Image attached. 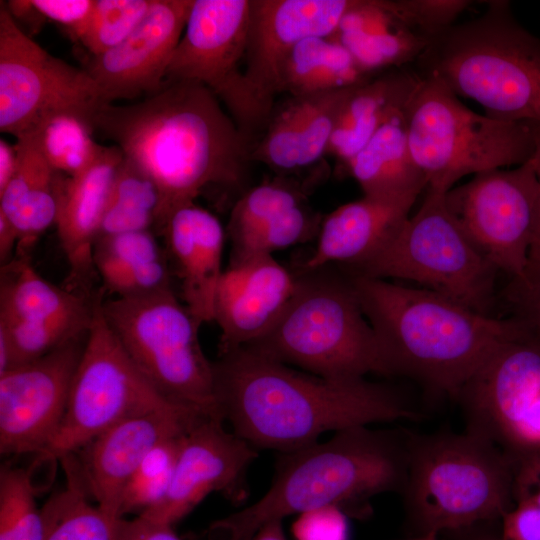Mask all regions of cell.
Returning a JSON list of instances; mask_svg holds the SVG:
<instances>
[{
	"label": "cell",
	"mask_w": 540,
	"mask_h": 540,
	"mask_svg": "<svg viewBox=\"0 0 540 540\" xmlns=\"http://www.w3.org/2000/svg\"><path fill=\"white\" fill-rule=\"evenodd\" d=\"M223 107L200 83L166 80L142 101L104 104L93 118L94 132L156 184L162 231L174 211L195 203L207 187H238L245 180L253 145Z\"/></svg>",
	"instance_id": "obj_1"
},
{
	"label": "cell",
	"mask_w": 540,
	"mask_h": 540,
	"mask_svg": "<svg viewBox=\"0 0 540 540\" xmlns=\"http://www.w3.org/2000/svg\"><path fill=\"white\" fill-rule=\"evenodd\" d=\"M97 298L61 288L45 280L26 254L2 264L0 322L57 323L93 320Z\"/></svg>",
	"instance_id": "obj_30"
},
{
	"label": "cell",
	"mask_w": 540,
	"mask_h": 540,
	"mask_svg": "<svg viewBox=\"0 0 540 540\" xmlns=\"http://www.w3.org/2000/svg\"><path fill=\"white\" fill-rule=\"evenodd\" d=\"M415 201L370 196L343 204L322 219L317 245L303 271H317L331 262L352 267L377 252L409 217Z\"/></svg>",
	"instance_id": "obj_25"
},
{
	"label": "cell",
	"mask_w": 540,
	"mask_h": 540,
	"mask_svg": "<svg viewBox=\"0 0 540 540\" xmlns=\"http://www.w3.org/2000/svg\"><path fill=\"white\" fill-rule=\"evenodd\" d=\"M204 416L187 410L153 412L122 421L80 449L83 484L112 520L131 476L147 453L163 440L187 432Z\"/></svg>",
	"instance_id": "obj_21"
},
{
	"label": "cell",
	"mask_w": 540,
	"mask_h": 540,
	"mask_svg": "<svg viewBox=\"0 0 540 540\" xmlns=\"http://www.w3.org/2000/svg\"><path fill=\"white\" fill-rule=\"evenodd\" d=\"M539 183L530 158L513 169L474 174L445 194L446 205L499 271L524 281L533 238Z\"/></svg>",
	"instance_id": "obj_14"
},
{
	"label": "cell",
	"mask_w": 540,
	"mask_h": 540,
	"mask_svg": "<svg viewBox=\"0 0 540 540\" xmlns=\"http://www.w3.org/2000/svg\"><path fill=\"white\" fill-rule=\"evenodd\" d=\"M311 185L279 175L247 190L234 204L228 232L232 242L305 203Z\"/></svg>",
	"instance_id": "obj_34"
},
{
	"label": "cell",
	"mask_w": 540,
	"mask_h": 540,
	"mask_svg": "<svg viewBox=\"0 0 540 540\" xmlns=\"http://www.w3.org/2000/svg\"><path fill=\"white\" fill-rule=\"evenodd\" d=\"M502 521L501 540H540V507L535 503L516 500Z\"/></svg>",
	"instance_id": "obj_45"
},
{
	"label": "cell",
	"mask_w": 540,
	"mask_h": 540,
	"mask_svg": "<svg viewBox=\"0 0 540 540\" xmlns=\"http://www.w3.org/2000/svg\"><path fill=\"white\" fill-rule=\"evenodd\" d=\"M415 540H437V534H425L421 538Z\"/></svg>",
	"instance_id": "obj_52"
},
{
	"label": "cell",
	"mask_w": 540,
	"mask_h": 540,
	"mask_svg": "<svg viewBox=\"0 0 540 540\" xmlns=\"http://www.w3.org/2000/svg\"><path fill=\"white\" fill-rule=\"evenodd\" d=\"M298 283L272 255L233 260L215 295L214 321L221 330L219 355L250 345L279 320Z\"/></svg>",
	"instance_id": "obj_20"
},
{
	"label": "cell",
	"mask_w": 540,
	"mask_h": 540,
	"mask_svg": "<svg viewBox=\"0 0 540 540\" xmlns=\"http://www.w3.org/2000/svg\"><path fill=\"white\" fill-rule=\"evenodd\" d=\"M106 104L86 69L50 54L0 5V130L16 139L35 135L59 116L76 117L92 129ZM94 131V130H93Z\"/></svg>",
	"instance_id": "obj_12"
},
{
	"label": "cell",
	"mask_w": 540,
	"mask_h": 540,
	"mask_svg": "<svg viewBox=\"0 0 540 540\" xmlns=\"http://www.w3.org/2000/svg\"><path fill=\"white\" fill-rule=\"evenodd\" d=\"M514 464L515 500H529L540 507V450L516 459Z\"/></svg>",
	"instance_id": "obj_47"
},
{
	"label": "cell",
	"mask_w": 540,
	"mask_h": 540,
	"mask_svg": "<svg viewBox=\"0 0 540 540\" xmlns=\"http://www.w3.org/2000/svg\"><path fill=\"white\" fill-rule=\"evenodd\" d=\"M15 147L17 165L0 191V214L14 227L18 248L26 251L56 222L60 176L44 157L34 136L17 139Z\"/></svg>",
	"instance_id": "obj_28"
},
{
	"label": "cell",
	"mask_w": 540,
	"mask_h": 540,
	"mask_svg": "<svg viewBox=\"0 0 540 540\" xmlns=\"http://www.w3.org/2000/svg\"><path fill=\"white\" fill-rule=\"evenodd\" d=\"M96 0H31L33 6L44 17L69 29L79 40Z\"/></svg>",
	"instance_id": "obj_44"
},
{
	"label": "cell",
	"mask_w": 540,
	"mask_h": 540,
	"mask_svg": "<svg viewBox=\"0 0 540 540\" xmlns=\"http://www.w3.org/2000/svg\"><path fill=\"white\" fill-rule=\"evenodd\" d=\"M296 540H348L349 527L344 510L328 506L298 515L292 526Z\"/></svg>",
	"instance_id": "obj_43"
},
{
	"label": "cell",
	"mask_w": 540,
	"mask_h": 540,
	"mask_svg": "<svg viewBox=\"0 0 540 540\" xmlns=\"http://www.w3.org/2000/svg\"><path fill=\"white\" fill-rule=\"evenodd\" d=\"M101 301L97 298L64 417L42 459L74 454L127 419L187 410L163 396L132 362L106 323Z\"/></svg>",
	"instance_id": "obj_11"
},
{
	"label": "cell",
	"mask_w": 540,
	"mask_h": 540,
	"mask_svg": "<svg viewBox=\"0 0 540 540\" xmlns=\"http://www.w3.org/2000/svg\"><path fill=\"white\" fill-rule=\"evenodd\" d=\"M321 222L316 212L301 204L233 241V260L272 255L276 250L303 243L318 234Z\"/></svg>",
	"instance_id": "obj_38"
},
{
	"label": "cell",
	"mask_w": 540,
	"mask_h": 540,
	"mask_svg": "<svg viewBox=\"0 0 540 540\" xmlns=\"http://www.w3.org/2000/svg\"><path fill=\"white\" fill-rule=\"evenodd\" d=\"M381 347L388 375L409 376L457 397L466 382L526 325L494 318L435 291L355 274L349 281Z\"/></svg>",
	"instance_id": "obj_3"
},
{
	"label": "cell",
	"mask_w": 540,
	"mask_h": 540,
	"mask_svg": "<svg viewBox=\"0 0 540 540\" xmlns=\"http://www.w3.org/2000/svg\"><path fill=\"white\" fill-rule=\"evenodd\" d=\"M514 469L508 454L476 433L409 432L401 495L423 535L461 529L511 509Z\"/></svg>",
	"instance_id": "obj_6"
},
{
	"label": "cell",
	"mask_w": 540,
	"mask_h": 540,
	"mask_svg": "<svg viewBox=\"0 0 540 540\" xmlns=\"http://www.w3.org/2000/svg\"><path fill=\"white\" fill-rule=\"evenodd\" d=\"M192 4L193 0H154L125 40L92 56L86 70L106 104L143 94L149 96L163 87Z\"/></svg>",
	"instance_id": "obj_18"
},
{
	"label": "cell",
	"mask_w": 540,
	"mask_h": 540,
	"mask_svg": "<svg viewBox=\"0 0 540 540\" xmlns=\"http://www.w3.org/2000/svg\"><path fill=\"white\" fill-rule=\"evenodd\" d=\"M406 110L378 129L344 165L365 196L416 201L427 188L410 151Z\"/></svg>",
	"instance_id": "obj_29"
},
{
	"label": "cell",
	"mask_w": 540,
	"mask_h": 540,
	"mask_svg": "<svg viewBox=\"0 0 540 540\" xmlns=\"http://www.w3.org/2000/svg\"><path fill=\"white\" fill-rule=\"evenodd\" d=\"M185 433L163 440L143 458L125 487L119 518L141 515L163 499L170 487Z\"/></svg>",
	"instance_id": "obj_35"
},
{
	"label": "cell",
	"mask_w": 540,
	"mask_h": 540,
	"mask_svg": "<svg viewBox=\"0 0 540 540\" xmlns=\"http://www.w3.org/2000/svg\"><path fill=\"white\" fill-rule=\"evenodd\" d=\"M93 132L76 117L59 116L33 136L51 167L72 176L85 168L99 150L100 144L93 140Z\"/></svg>",
	"instance_id": "obj_37"
},
{
	"label": "cell",
	"mask_w": 540,
	"mask_h": 540,
	"mask_svg": "<svg viewBox=\"0 0 540 540\" xmlns=\"http://www.w3.org/2000/svg\"><path fill=\"white\" fill-rule=\"evenodd\" d=\"M104 286L116 298L150 296L171 288V274L166 259H160L100 276Z\"/></svg>",
	"instance_id": "obj_42"
},
{
	"label": "cell",
	"mask_w": 540,
	"mask_h": 540,
	"mask_svg": "<svg viewBox=\"0 0 540 540\" xmlns=\"http://www.w3.org/2000/svg\"><path fill=\"white\" fill-rule=\"evenodd\" d=\"M154 0H96L79 41L99 55L120 44L139 25Z\"/></svg>",
	"instance_id": "obj_39"
},
{
	"label": "cell",
	"mask_w": 540,
	"mask_h": 540,
	"mask_svg": "<svg viewBox=\"0 0 540 540\" xmlns=\"http://www.w3.org/2000/svg\"><path fill=\"white\" fill-rule=\"evenodd\" d=\"M101 311L129 358L163 396L201 416L222 419L214 366L199 340L201 325L172 289L101 301Z\"/></svg>",
	"instance_id": "obj_9"
},
{
	"label": "cell",
	"mask_w": 540,
	"mask_h": 540,
	"mask_svg": "<svg viewBox=\"0 0 540 540\" xmlns=\"http://www.w3.org/2000/svg\"><path fill=\"white\" fill-rule=\"evenodd\" d=\"M422 76L415 68H393L358 85L345 102L327 155L344 166L394 116L404 112Z\"/></svg>",
	"instance_id": "obj_26"
},
{
	"label": "cell",
	"mask_w": 540,
	"mask_h": 540,
	"mask_svg": "<svg viewBox=\"0 0 540 540\" xmlns=\"http://www.w3.org/2000/svg\"><path fill=\"white\" fill-rule=\"evenodd\" d=\"M30 473L3 466L0 471V540H43L41 509Z\"/></svg>",
	"instance_id": "obj_36"
},
{
	"label": "cell",
	"mask_w": 540,
	"mask_h": 540,
	"mask_svg": "<svg viewBox=\"0 0 540 540\" xmlns=\"http://www.w3.org/2000/svg\"><path fill=\"white\" fill-rule=\"evenodd\" d=\"M415 65L488 117L540 125V38L515 20L506 1H490L479 17L431 37Z\"/></svg>",
	"instance_id": "obj_5"
},
{
	"label": "cell",
	"mask_w": 540,
	"mask_h": 540,
	"mask_svg": "<svg viewBox=\"0 0 540 540\" xmlns=\"http://www.w3.org/2000/svg\"><path fill=\"white\" fill-rule=\"evenodd\" d=\"M409 431L359 426L325 442L279 453L268 491L255 503L213 522L207 540H251L266 523L336 506L358 511L371 497L402 494Z\"/></svg>",
	"instance_id": "obj_4"
},
{
	"label": "cell",
	"mask_w": 540,
	"mask_h": 540,
	"mask_svg": "<svg viewBox=\"0 0 540 540\" xmlns=\"http://www.w3.org/2000/svg\"><path fill=\"white\" fill-rule=\"evenodd\" d=\"M213 366L221 418L256 449L289 452L329 431L420 416L381 384L303 373L246 347Z\"/></svg>",
	"instance_id": "obj_2"
},
{
	"label": "cell",
	"mask_w": 540,
	"mask_h": 540,
	"mask_svg": "<svg viewBox=\"0 0 540 540\" xmlns=\"http://www.w3.org/2000/svg\"><path fill=\"white\" fill-rule=\"evenodd\" d=\"M121 149L100 145L94 159L81 171L59 178L55 225L69 265L70 290L83 293L97 275L93 252L116 170L123 160Z\"/></svg>",
	"instance_id": "obj_22"
},
{
	"label": "cell",
	"mask_w": 540,
	"mask_h": 540,
	"mask_svg": "<svg viewBox=\"0 0 540 540\" xmlns=\"http://www.w3.org/2000/svg\"><path fill=\"white\" fill-rule=\"evenodd\" d=\"M159 204L160 195L154 181L124 156L111 185L98 239L150 230L157 223Z\"/></svg>",
	"instance_id": "obj_33"
},
{
	"label": "cell",
	"mask_w": 540,
	"mask_h": 540,
	"mask_svg": "<svg viewBox=\"0 0 540 540\" xmlns=\"http://www.w3.org/2000/svg\"><path fill=\"white\" fill-rule=\"evenodd\" d=\"M67 486L41 508L43 540H112V520L90 500L72 455L60 459Z\"/></svg>",
	"instance_id": "obj_32"
},
{
	"label": "cell",
	"mask_w": 540,
	"mask_h": 540,
	"mask_svg": "<svg viewBox=\"0 0 540 540\" xmlns=\"http://www.w3.org/2000/svg\"><path fill=\"white\" fill-rule=\"evenodd\" d=\"M354 0H250L245 76L273 108L284 63L303 39L332 36Z\"/></svg>",
	"instance_id": "obj_19"
},
{
	"label": "cell",
	"mask_w": 540,
	"mask_h": 540,
	"mask_svg": "<svg viewBox=\"0 0 540 540\" xmlns=\"http://www.w3.org/2000/svg\"><path fill=\"white\" fill-rule=\"evenodd\" d=\"M251 540H287L281 520H273L264 524Z\"/></svg>",
	"instance_id": "obj_51"
},
{
	"label": "cell",
	"mask_w": 540,
	"mask_h": 540,
	"mask_svg": "<svg viewBox=\"0 0 540 540\" xmlns=\"http://www.w3.org/2000/svg\"><path fill=\"white\" fill-rule=\"evenodd\" d=\"M162 232L181 281L184 305L200 325L213 321L216 290L224 272L222 224L192 203L174 211Z\"/></svg>",
	"instance_id": "obj_24"
},
{
	"label": "cell",
	"mask_w": 540,
	"mask_h": 540,
	"mask_svg": "<svg viewBox=\"0 0 540 540\" xmlns=\"http://www.w3.org/2000/svg\"><path fill=\"white\" fill-rule=\"evenodd\" d=\"M82 340L0 373L1 454L40 455L50 445L66 411Z\"/></svg>",
	"instance_id": "obj_16"
},
{
	"label": "cell",
	"mask_w": 540,
	"mask_h": 540,
	"mask_svg": "<svg viewBox=\"0 0 540 540\" xmlns=\"http://www.w3.org/2000/svg\"><path fill=\"white\" fill-rule=\"evenodd\" d=\"M370 75L332 36L303 39L289 53L281 72L280 93L302 97L359 85Z\"/></svg>",
	"instance_id": "obj_31"
},
{
	"label": "cell",
	"mask_w": 540,
	"mask_h": 540,
	"mask_svg": "<svg viewBox=\"0 0 540 540\" xmlns=\"http://www.w3.org/2000/svg\"><path fill=\"white\" fill-rule=\"evenodd\" d=\"M479 540H501V539H495V538H482V539H479Z\"/></svg>",
	"instance_id": "obj_53"
},
{
	"label": "cell",
	"mask_w": 540,
	"mask_h": 540,
	"mask_svg": "<svg viewBox=\"0 0 540 540\" xmlns=\"http://www.w3.org/2000/svg\"><path fill=\"white\" fill-rule=\"evenodd\" d=\"M164 258L151 230L101 237L96 241L93 252L94 266L99 277Z\"/></svg>",
	"instance_id": "obj_40"
},
{
	"label": "cell",
	"mask_w": 540,
	"mask_h": 540,
	"mask_svg": "<svg viewBox=\"0 0 540 540\" xmlns=\"http://www.w3.org/2000/svg\"><path fill=\"white\" fill-rule=\"evenodd\" d=\"M357 86L291 97L273 109L251 160L284 176L318 164L327 155L341 110Z\"/></svg>",
	"instance_id": "obj_23"
},
{
	"label": "cell",
	"mask_w": 540,
	"mask_h": 540,
	"mask_svg": "<svg viewBox=\"0 0 540 540\" xmlns=\"http://www.w3.org/2000/svg\"><path fill=\"white\" fill-rule=\"evenodd\" d=\"M257 455L250 443L225 429L222 419L201 418L183 436L166 495L141 516L173 526L211 493L245 500L246 474Z\"/></svg>",
	"instance_id": "obj_17"
},
{
	"label": "cell",
	"mask_w": 540,
	"mask_h": 540,
	"mask_svg": "<svg viewBox=\"0 0 540 540\" xmlns=\"http://www.w3.org/2000/svg\"><path fill=\"white\" fill-rule=\"evenodd\" d=\"M353 268L368 277L419 283L485 315L498 271L451 213L445 194L427 189L416 213Z\"/></svg>",
	"instance_id": "obj_10"
},
{
	"label": "cell",
	"mask_w": 540,
	"mask_h": 540,
	"mask_svg": "<svg viewBox=\"0 0 540 540\" xmlns=\"http://www.w3.org/2000/svg\"><path fill=\"white\" fill-rule=\"evenodd\" d=\"M112 540H183L173 526L138 515L121 517L112 525Z\"/></svg>",
	"instance_id": "obj_46"
},
{
	"label": "cell",
	"mask_w": 540,
	"mask_h": 540,
	"mask_svg": "<svg viewBox=\"0 0 540 540\" xmlns=\"http://www.w3.org/2000/svg\"><path fill=\"white\" fill-rule=\"evenodd\" d=\"M466 430L513 453L540 399V337L526 329L502 344L462 387Z\"/></svg>",
	"instance_id": "obj_15"
},
{
	"label": "cell",
	"mask_w": 540,
	"mask_h": 540,
	"mask_svg": "<svg viewBox=\"0 0 540 540\" xmlns=\"http://www.w3.org/2000/svg\"><path fill=\"white\" fill-rule=\"evenodd\" d=\"M332 37L368 75L415 62L429 41L396 18L383 0H354Z\"/></svg>",
	"instance_id": "obj_27"
},
{
	"label": "cell",
	"mask_w": 540,
	"mask_h": 540,
	"mask_svg": "<svg viewBox=\"0 0 540 540\" xmlns=\"http://www.w3.org/2000/svg\"><path fill=\"white\" fill-rule=\"evenodd\" d=\"M387 9L408 28L430 39L455 24L471 5L466 0H383Z\"/></svg>",
	"instance_id": "obj_41"
},
{
	"label": "cell",
	"mask_w": 540,
	"mask_h": 540,
	"mask_svg": "<svg viewBox=\"0 0 540 540\" xmlns=\"http://www.w3.org/2000/svg\"><path fill=\"white\" fill-rule=\"evenodd\" d=\"M528 124L531 128L534 140V153L531 159L534 163L535 172L539 183L538 207L533 238L528 254L525 278L521 283H514L523 287L531 288L540 285V125L533 123Z\"/></svg>",
	"instance_id": "obj_48"
},
{
	"label": "cell",
	"mask_w": 540,
	"mask_h": 540,
	"mask_svg": "<svg viewBox=\"0 0 540 540\" xmlns=\"http://www.w3.org/2000/svg\"><path fill=\"white\" fill-rule=\"evenodd\" d=\"M306 274L298 278L273 328L245 347L325 378L388 375L377 336L350 282Z\"/></svg>",
	"instance_id": "obj_7"
},
{
	"label": "cell",
	"mask_w": 540,
	"mask_h": 540,
	"mask_svg": "<svg viewBox=\"0 0 540 540\" xmlns=\"http://www.w3.org/2000/svg\"><path fill=\"white\" fill-rule=\"evenodd\" d=\"M17 165V151L15 145H10L4 139L0 140V191H2L12 178Z\"/></svg>",
	"instance_id": "obj_50"
},
{
	"label": "cell",
	"mask_w": 540,
	"mask_h": 540,
	"mask_svg": "<svg viewBox=\"0 0 540 540\" xmlns=\"http://www.w3.org/2000/svg\"><path fill=\"white\" fill-rule=\"evenodd\" d=\"M508 296L515 317L540 337V285L528 288L512 283Z\"/></svg>",
	"instance_id": "obj_49"
},
{
	"label": "cell",
	"mask_w": 540,
	"mask_h": 540,
	"mask_svg": "<svg viewBox=\"0 0 540 540\" xmlns=\"http://www.w3.org/2000/svg\"><path fill=\"white\" fill-rule=\"evenodd\" d=\"M422 82L406 110L410 151L427 190L446 194L468 174L521 165L534 153L526 122L480 115L434 77Z\"/></svg>",
	"instance_id": "obj_8"
},
{
	"label": "cell",
	"mask_w": 540,
	"mask_h": 540,
	"mask_svg": "<svg viewBox=\"0 0 540 540\" xmlns=\"http://www.w3.org/2000/svg\"><path fill=\"white\" fill-rule=\"evenodd\" d=\"M249 14L250 0H193L166 80L208 87L254 147L274 108L259 98L240 67Z\"/></svg>",
	"instance_id": "obj_13"
}]
</instances>
